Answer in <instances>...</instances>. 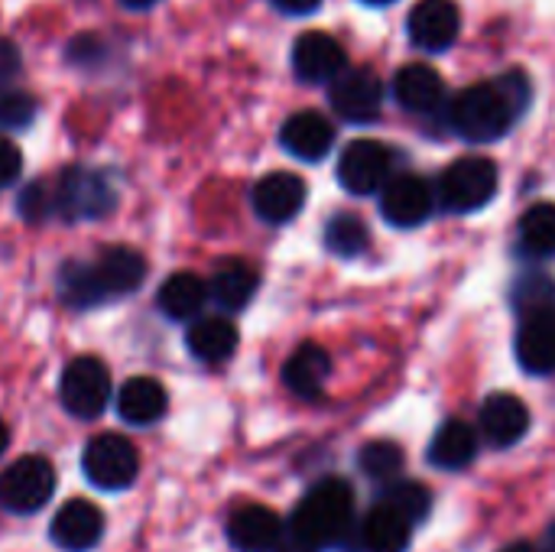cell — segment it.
Segmentation results:
<instances>
[{
	"mask_svg": "<svg viewBox=\"0 0 555 552\" xmlns=\"http://www.w3.org/2000/svg\"><path fill=\"white\" fill-rule=\"evenodd\" d=\"M276 10H283V13H289V16H306V13H312V10H319V3L322 0H270Z\"/></svg>",
	"mask_w": 555,
	"mask_h": 552,
	"instance_id": "38",
	"label": "cell"
},
{
	"mask_svg": "<svg viewBox=\"0 0 555 552\" xmlns=\"http://www.w3.org/2000/svg\"><path fill=\"white\" fill-rule=\"evenodd\" d=\"M146 277V260L133 247H107L94 264H65L59 296L75 309H91L133 293Z\"/></svg>",
	"mask_w": 555,
	"mask_h": 552,
	"instance_id": "2",
	"label": "cell"
},
{
	"mask_svg": "<svg viewBox=\"0 0 555 552\" xmlns=\"http://www.w3.org/2000/svg\"><path fill=\"white\" fill-rule=\"evenodd\" d=\"M527 101H530L527 75L507 72L501 78L465 88L449 107V124L459 137L472 143H491V140H501L514 127Z\"/></svg>",
	"mask_w": 555,
	"mask_h": 552,
	"instance_id": "1",
	"label": "cell"
},
{
	"mask_svg": "<svg viewBox=\"0 0 555 552\" xmlns=\"http://www.w3.org/2000/svg\"><path fill=\"white\" fill-rule=\"evenodd\" d=\"M208 299V283L195 273H172L163 286H159V309L166 319L172 322H185V319H195L202 312Z\"/></svg>",
	"mask_w": 555,
	"mask_h": 552,
	"instance_id": "27",
	"label": "cell"
},
{
	"mask_svg": "<svg viewBox=\"0 0 555 552\" xmlns=\"http://www.w3.org/2000/svg\"><path fill=\"white\" fill-rule=\"evenodd\" d=\"M550 550L555 552V524H553V527H550Z\"/></svg>",
	"mask_w": 555,
	"mask_h": 552,
	"instance_id": "43",
	"label": "cell"
},
{
	"mask_svg": "<svg viewBox=\"0 0 555 552\" xmlns=\"http://www.w3.org/2000/svg\"><path fill=\"white\" fill-rule=\"evenodd\" d=\"M439 202L455 215L485 208L498 192V166L485 156H462L439 176Z\"/></svg>",
	"mask_w": 555,
	"mask_h": 552,
	"instance_id": "4",
	"label": "cell"
},
{
	"mask_svg": "<svg viewBox=\"0 0 555 552\" xmlns=\"http://www.w3.org/2000/svg\"><path fill=\"white\" fill-rule=\"evenodd\" d=\"M514 351L527 374H555V312L524 319Z\"/></svg>",
	"mask_w": 555,
	"mask_h": 552,
	"instance_id": "19",
	"label": "cell"
},
{
	"mask_svg": "<svg viewBox=\"0 0 555 552\" xmlns=\"http://www.w3.org/2000/svg\"><path fill=\"white\" fill-rule=\"evenodd\" d=\"M325 247L341 257V260H354L367 251L371 244V234H367V224L358 218V215H348V211H338L325 221Z\"/></svg>",
	"mask_w": 555,
	"mask_h": 552,
	"instance_id": "29",
	"label": "cell"
},
{
	"mask_svg": "<svg viewBox=\"0 0 555 552\" xmlns=\"http://www.w3.org/2000/svg\"><path fill=\"white\" fill-rule=\"evenodd\" d=\"M55 491V468L42 455H23L0 472V508L10 514H36Z\"/></svg>",
	"mask_w": 555,
	"mask_h": 552,
	"instance_id": "6",
	"label": "cell"
},
{
	"mask_svg": "<svg viewBox=\"0 0 555 552\" xmlns=\"http://www.w3.org/2000/svg\"><path fill=\"white\" fill-rule=\"evenodd\" d=\"M530 429V410L517 394H491L481 403V433L491 446L511 449Z\"/></svg>",
	"mask_w": 555,
	"mask_h": 552,
	"instance_id": "16",
	"label": "cell"
},
{
	"mask_svg": "<svg viewBox=\"0 0 555 552\" xmlns=\"http://www.w3.org/2000/svg\"><path fill=\"white\" fill-rule=\"evenodd\" d=\"M124 7H130V10H146V7H153L156 0H120Z\"/></svg>",
	"mask_w": 555,
	"mask_h": 552,
	"instance_id": "39",
	"label": "cell"
},
{
	"mask_svg": "<svg viewBox=\"0 0 555 552\" xmlns=\"http://www.w3.org/2000/svg\"><path fill=\"white\" fill-rule=\"evenodd\" d=\"M384 85L371 68H348L332 81V107L348 124H371L380 117Z\"/></svg>",
	"mask_w": 555,
	"mask_h": 552,
	"instance_id": "10",
	"label": "cell"
},
{
	"mask_svg": "<svg viewBox=\"0 0 555 552\" xmlns=\"http://www.w3.org/2000/svg\"><path fill=\"white\" fill-rule=\"evenodd\" d=\"M185 345H189L192 358H198L202 364H221L237 351V325L224 316L198 319L189 329Z\"/></svg>",
	"mask_w": 555,
	"mask_h": 552,
	"instance_id": "23",
	"label": "cell"
},
{
	"mask_svg": "<svg viewBox=\"0 0 555 552\" xmlns=\"http://www.w3.org/2000/svg\"><path fill=\"white\" fill-rule=\"evenodd\" d=\"M358 465L367 478L374 482H397L403 465H406V455L397 442H367L358 455Z\"/></svg>",
	"mask_w": 555,
	"mask_h": 552,
	"instance_id": "31",
	"label": "cell"
},
{
	"mask_svg": "<svg viewBox=\"0 0 555 552\" xmlns=\"http://www.w3.org/2000/svg\"><path fill=\"white\" fill-rule=\"evenodd\" d=\"M280 143L286 153H293L296 159L306 163H319L322 156H328L332 143H335V127L325 114L319 111H296L283 130H280Z\"/></svg>",
	"mask_w": 555,
	"mask_h": 552,
	"instance_id": "17",
	"label": "cell"
},
{
	"mask_svg": "<svg viewBox=\"0 0 555 552\" xmlns=\"http://www.w3.org/2000/svg\"><path fill=\"white\" fill-rule=\"evenodd\" d=\"M55 211V195L46 182H33L23 195H20V215L29 221H39L46 215Z\"/></svg>",
	"mask_w": 555,
	"mask_h": 552,
	"instance_id": "33",
	"label": "cell"
},
{
	"mask_svg": "<svg viewBox=\"0 0 555 552\" xmlns=\"http://www.w3.org/2000/svg\"><path fill=\"white\" fill-rule=\"evenodd\" d=\"M459 29H462V16L452 0H420L406 20V33L413 46L426 52L449 49L459 39Z\"/></svg>",
	"mask_w": 555,
	"mask_h": 552,
	"instance_id": "13",
	"label": "cell"
},
{
	"mask_svg": "<svg viewBox=\"0 0 555 552\" xmlns=\"http://www.w3.org/2000/svg\"><path fill=\"white\" fill-rule=\"evenodd\" d=\"M293 72H296V78H302L309 85L335 81L341 72H348V55L335 36L302 33L293 46Z\"/></svg>",
	"mask_w": 555,
	"mask_h": 552,
	"instance_id": "12",
	"label": "cell"
},
{
	"mask_svg": "<svg viewBox=\"0 0 555 552\" xmlns=\"http://www.w3.org/2000/svg\"><path fill=\"white\" fill-rule=\"evenodd\" d=\"M16 72H20V52H16L13 42L0 39V85L16 78Z\"/></svg>",
	"mask_w": 555,
	"mask_h": 552,
	"instance_id": "36",
	"label": "cell"
},
{
	"mask_svg": "<svg viewBox=\"0 0 555 552\" xmlns=\"http://www.w3.org/2000/svg\"><path fill=\"white\" fill-rule=\"evenodd\" d=\"M393 153L380 140H354L338 159V182L351 195H374L390 182Z\"/></svg>",
	"mask_w": 555,
	"mask_h": 552,
	"instance_id": "8",
	"label": "cell"
},
{
	"mask_svg": "<svg viewBox=\"0 0 555 552\" xmlns=\"http://www.w3.org/2000/svg\"><path fill=\"white\" fill-rule=\"evenodd\" d=\"M364 3H371V7H387V3H393V0H364Z\"/></svg>",
	"mask_w": 555,
	"mask_h": 552,
	"instance_id": "42",
	"label": "cell"
},
{
	"mask_svg": "<svg viewBox=\"0 0 555 552\" xmlns=\"http://www.w3.org/2000/svg\"><path fill=\"white\" fill-rule=\"evenodd\" d=\"M81 468H85V478L101 488V491H124L137 482V472H140V455H137V446L117 433H104L98 439H91L85 446V455H81Z\"/></svg>",
	"mask_w": 555,
	"mask_h": 552,
	"instance_id": "5",
	"label": "cell"
},
{
	"mask_svg": "<svg viewBox=\"0 0 555 552\" xmlns=\"http://www.w3.org/2000/svg\"><path fill=\"white\" fill-rule=\"evenodd\" d=\"M351 517H354L351 485L341 478H325L315 488H309L289 527L322 552L325 547H335L345 540V534L351 530Z\"/></svg>",
	"mask_w": 555,
	"mask_h": 552,
	"instance_id": "3",
	"label": "cell"
},
{
	"mask_svg": "<svg viewBox=\"0 0 555 552\" xmlns=\"http://www.w3.org/2000/svg\"><path fill=\"white\" fill-rule=\"evenodd\" d=\"M283 534L276 511L263 504H244L228 517V540L237 552H270Z\"/></svg>",
	"mask_w": 555,
	"mask_h": 552,
	"instance_id": "18",
	"label": "cell"
},
{
	"mask_svg": "<svg viewBox=\"0 0 555 552\" xmlns=\"http://www.w3.org/2000/svg\"><path fill=\"white\" fill-rule=\"evenodd\" d=\"M257 283H260V277H257V270L250 264H244V260H224V264H218V270L208 280V296L224 312H237V309H244L254 299Z\"/></svg>",
	"mask_w": 555,
	"mask_h": 552,
	"instance_id": "24",
	"label": "cell"
},
{
	"mask_svg": "<svg viewBox=\"0 0 555 552\" xmlns=\"http://www.w3.org/2000/svg\"><path fill=\"white\" fill-rule=\"evenodd\" d=\"M478 455V436L468 423L462 420H449L439 426V433L433 436L429 446V465L442 468V472H459L465 465H472Z\"/></svg>",
	"mask_w": 555,
	"mask_h": 552,
	"instance_id": "25",
	"label": "cell"
},
{
	"mask_svg": "<svg viewBox=\"0 0 555 552\" xmlns=\"http://www.w3.org/2000/svg\"><path fill=\"white\" fill-rule=\"evenodd\" d=\"M410 534H413V527L384 504H377L358 524V543L364 552H406Z\"/></svg>",
	"mask_w": 555,
	"mask_h": 552,
	"instance_id": "26",
	"label": "cell"
},
{
	"mask_svg": "<svg viewBox=\"0 0 555 552\" xmlns=\"http://www.w3.org/2000/svg\"><path fill=\"white\" fill-rule=\"evenodd\" d=\"M433 205H436L433 185L423 176H413V172L390 176V182L380 189V211L397 228L423 224L433 215Z\"/></svg>",
	"mask_w": 555,
	"mask_h": 552,
	"instance_id": "11",
	"label": "cell"
},
{
	"mask_svg": "<svg viewBox=\"0 0 555 552\" xmlns=\"http://www.w3.org/2000/svg\"><path fill=\"white\" fill-rule=\"evenodd\" d=\"M501 552H537V547H530V543H511V547H504Z\"/></svg>",
	"mask_w": 555,
	"mask_h": 552,
	"instance_id": "41",
	"label": "cell"
},
{
	"mask_svg": "<svg viewBox=\"0 0 555 552\" xmlns=\"http://www.w3.org/2000/svg\"><path fill=\"white\" fill-rule=\"evenodd\" d=\"M332 374V358L322 345H299L283 364V384L296 397H315Z\"/></svg>",
	"mask_w": 555,
	"mask_h": 552,
	"instance_id": "21",
	"label": "cell"
},
{
	"mask_svg": "<svg viewBox=\"0 0 555 552\" xmlns=\"http://www.w3.org/2000/svg\"><path fill=\"white\" fill-rule=\"evenodd\" d=\"M380 504L390 508L393 514H400L410 527H416L420 521L429 517V511H433V495H429L423 485H416V482H393V485H387Z\"/></svg>",
	"mask_w": 555,
	"mask_h": 552,
	"instance_id": "30",
	"label": "cell"
},
{
	"mask_svg": "<svg viewBox=\"0 0 555 552\" xmlns=\"http://www.w3.org/2000/svg\"><path fill=\"white\" fill-rule=\"evenodd\" d=\"M20 172H23V156H20L16 143L7 140V137H0V185L16 182Z\"/></svg>",
	"mask_w": 555,
	"mask_h": 552,
	"instance_id": "35",
	"label": "cell"
},
{
	"mask_svg": "<svg viewBox=\"0 0 555 552\" xmlns=\"http://www.w3.org/2000/svg\"><path fill=\"white\" fill-rule=\"evenodd\" d=\"M270 552H319L309 540H302L289 524H283V534H280V540H276V547Z\"/></svg>",
	"mask_w": 555,
	"mask_h": 552,
	"instance_id": "37",
	"label": "cell"
},
{
	"mask_svg": "<svg viewBox=\"0 0 555 552\" xmlns=\"http://www.w3.org/2000/svg\"><path fill=\"white\" fill-rule=\"evenodd\" d=\"M254 211L270 224L293 221L306 205V182L296 172H270L254 185Z\"/></svg>",
	"mask_w": 555,
	"mask_h": 552,
	"instance_id": "14",
	"label": "cell"
},
{
	"mask_svg": "<svg viewBox=\"0 0 555 552\" xmlns=\"http://www.w3.org/2000/svg\"><path fill=\"white\" fill-rule=\"evenodd\" d=\"M52 195H55V211L65 218H101L114 208V189L104 182V176L81 166L65 169Z\"/></svg>",
	"mask_w": 555,
	"mask_h": 552,
	"instance_id": "9",
	"label": "cell"
},
{
	"mask_svg": "<svg viewBox=\"0 0 555 552\" xmlns=\"http://www.w3.org/2000/svg\"><path fill=\"white\" fill-rule=\"evenodd\" d=\"M49 537L59 550L88 552L104 537V514L91 501H68L52 517Z\"/></svg>",
	"mask_w": 555,
	"mask_h": 552,
	"instance_id": "15",
	"label": "cell"
},
{
	"mask_svg": "<svg viewBox=\"0 0 555 552\" xmlns=\"http://www.w3.org/2000/svg\"><path fill=\"white\" fill-rule=\"evenodd\" d=\"M7 446H10V429H7L3 420H0V455L7 452Z\"/></svg>",
	"mask_w": 555,
	"mask_h": 552,
	"instance_id": "40",
	"label": "cell"
},
{
	"mask_svg": "<svg viewBox=\"0 0 555 552\" xmlns=\"http://www.w3.org/2000/svg\"><path fill=\"white\" fill-rule=\"evenodd\" d=\"M520 247L537 257L546 260L555 257V205L553 202H540L530 211H524L520 218Z\"/></svg>",
	"mask_w": 555,
	"mask_h": 552,
	"instance_id": "28",
	"label": "cell"
},
{
	"mask_svg": "<svg viewBox=\"0 0 555 552\" xmlns=\"http://www.w3.org/2000/svg\"><path fill=\"white\" fill-rule=\"evenodd\" d=\"M514 306L524 312V319L530 316H543V312H555V283L546 277H527L517 283L514 293Z\"/></svg>",
	"mask_w": 555,
	"mask_h": 552,
	"instance_id": "32",
	"label": "cell"
},
{
	"mask_svg": "<svg viewBox=\"0 0 555 552\" xmlns=\"http://www.w3.org/2000/svg\"><path fill=\"white\" fill-rule=\"evenodd\" d=\"M393 98L400 101V107L413 114H433L446 98V81L436 68L423 62H410L393 78Z\"/></svg>",
	"mask_w": 555,
	"mask_h": 552,
	"instance_id": "20",
	"label": "cell"
},
{
	"mask_svg": "<svg viewBox=\"0 0 555 552\" xmlns=\"http://www.w3.org/2000/svg\"><path fill=\"white\" fill-rule=\"evenodd\" d=\"M166 407H169L166 387L153 377H130L117 390V413L130 426H150V423L163 420Z\"/></svg>",
	"mask_w": 555,
	"mask_h": 552,
	"instance_id": "22",
	"label": "cell"
},
{
	"mask_svg": "<svg viewBox=\"0 0 555 552\" xmlns=\"http://www.w3.org/2000/svg\"><path fill=\"white\" fill-rule=\"evenodd\" d=\"M59 397L65 413H72L75 420H98L111 400V374L98 358H75L68 361L62 384H59Z\"/></svg>",
	"mask_w": 555,
	"mask_h": 552,
	"instance_id": "7",
	"label": "cell"
},
{
	"mask_svg": "<svg viewBox=\"0 0 555 552\" xmlns=\"http://www.w3.org/2000/svg\"><path fill=\"white\" fill-rule=\"evenodd\" d=\"M36 114V101L29 94H3L0 98V124L3 127H26Z\"/></svg>",
	"mask_w": 555,
	"mask_h": 552,
	"instance_id": "34",
	"label": "cell"
}]
</instances>
